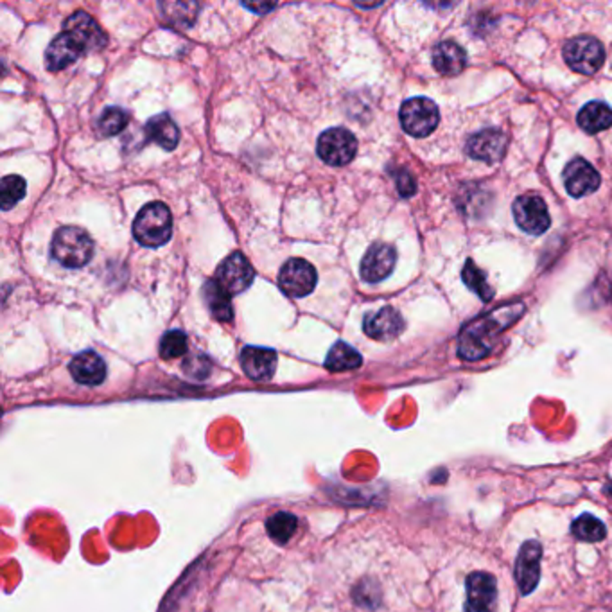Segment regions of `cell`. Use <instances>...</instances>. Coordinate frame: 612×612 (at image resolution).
I'll return each mask as SVG.
<instances>
[{"instance_id": "8992f818", "label": "cell", "mask_w": 612, "mask_h": 612, "mask_svg": "<svg viewBox=\"0 0 612 612\" xmlns=\"http://www.w3.org/2000/svg\"><path fill=\"white\" fill-rule=\"evenodd\" d=\"M316 151L327 166L339 167L352 162L357 153V140L345 128H330L320 135Z\"/></svg>"}, {"instance_id": "9c48e42d", "label": "cell", "mask_w": 612, "mask_h": 612, "mask_svg": "<svg viewBox=\"0 0 612 612\" xmlns=\"http://www.w3.org/2000/svg\"><path fill=\"white\" fill-rule=\"evenodd\" d=\"M318 274L306 259H290L284 263L279 274L281 290L293 299H302L316 288Z\"/></svg>"}, {"instance_id": "83f0119b", "label": "cell", "mask_w": 612, "mask_h": 612, "mask_svg": "<svg viewBox=\"0 0 612 612\" xmlns=\"http://www.w3.org/2000/svg\"><path fill=\"white\" fill-rule=\"evenodd\" d=\"M130 122V115L121 106H108L101 112L99 117V130L104 137L119 135Z\"/></svg>"}, {"instance_id": "d6a6232c", "label": "cell", "mask_w": 612, "mask_h": 612, "mask_svg": "<svg viewBox=\"0 0 612 612\" xmlns=\"http://www.w3.org/2000/svg\"><path fill=\"white\" fill-rule=\"evenodd\" d=\"M247 7L254 9V11H263V9H272L274 5L272 4H265V5H252V4H247Z\"/></svg>"}, {"instance_id": "1f68e13d", "label": "cell", "mask_w": 612, "mask_h": 612, "mask_svg": "<svg viewBox=\"0 0 612 612\" xmlns=\"http://www.w3.org/2000/svg\"><path fill=\"white\" fill-rule=\"evenodd\" d=\"M395 182H397V189H399V194L408 198V196H413L415 191H417V184L413 180V176L408 173V171H399L395 175Z\"/></svg>"}, {"instance_id": "7a4b0ae2", "label": "cell", "mask_w": 612, "mask_h": 612, "mask_svg": "<svg viewBox=\"0 0 612 612\" xmlns=\"http://www.w3.org/2000/svg\"><path fill=\"white\" fill-rule=\"evenodd\" d=\"M173 236V216L166 203L151 202L140 209L133 221V238L148 248L164 247Z\"/></svg>"}, {"instance_id": "8fae6325", "label": "cell", "mask_w": 612, "mask_h": 612, "mask_svg": "<svg viewBox=\"0 0 612 612\" xmlns=\"http://www.w3.org/2000/svg\"><path fill=\"white\" fill-rule=\"evenodd\" d=\"M541 557L543 550L537 541H528L521 546V552L516 561V580L523 597L530 595L539 584Z\"/></svg>"}, {"instance_id": "2e32d148", "label": "cell", "mask_w": 612, "mask_h": 612, "mask_svg": "<svg viewBox=\"0 0 612 612\" xmlns=\"http://www.w3.org/2000/svg\"><path fill=\"white\" fill-rule=\"evenodd\" d=\"M363 328L366 336L377 341H390L404 330V320L393 307H382L375 312L366 314Z\"/></svg>"}, {"instance_id": "ba28073f", "label": "cell", "mask_w": 612, "mask_h": 612, "mask_svg": "<svg viewBox=\"0 0 612 612\" xmlns=\"http://www.w3.org/2000/svg\"><path fill=\"white\" fill-rule=\"evenodd\" d=\"M514 220L521 230L532 236L544 234L552 225L548 207L537 194H525L514 202Z\"/></svg>"}, {"instance_id": "f546056e", "label": "cell", "mask_w": 612, "mask_h": 612, "mask_svg": "<svg viewBox=\"0 0 612 612\" xmlns=\"http://www.w3.org/2000/svg\"><path fill=\"white\" fill-rule=\"evenodd\" d=\"M187 334L182 330H169L160 339V356L164 359H176L187 352Z\"/></svg>"}, {"instance_id": "603a6c76", "label": "cell", "mask_w": 612, "mask_h": 612, "mask_svg": "<svg viewBox=\"0 0 612 612\" xmlns=\"http://www.w3.org/2000/svg\"><path fill=\"white\" fill-rule=\"evenodd\" d=\"M363 363L361 354L352 348L350 345L343 341H336L334 346L328 350L325 359V368L330 372H345V370H356Z\"/></svg>"}, {"instance_id": "9a60e30c", "label": "cell", "mask_w": 612, "mask_h": 612, "mask_svg": "<svg viewBox=\"0 0 612 612\" xmlns=\"http://www.w3.org/2000/svg\"><path fill=\"white\" fill-rule=\"evenodd\" d=\"M86 47L70 32H61L56 36L45 50V65L50 72H59L68 65L76 63Z\"/></svg>"}, {"instance_id": "d4e9b609", "label": "cell", "mask_w": 612, "mask_h": 612, "mask_svg": "<svg viewBox=\"0 0 612 612\" xmlns=\"http://www.w3.org/2000/svg\"><path fill=\"white\" fill-rule=\"evenodd\" d=\"M299 519L290 512H277L266 521V532L277 544H286L297 532Z\"/></svg>"}, {"instance_id": "30bf717a", "label": "cell", "mask_w": 612, "mask_h": 612, "mask_svg": "<svg viewBox=\"0 0 612 612\" xmlns=\"http://www.w3.org/2000/svg\"><path fill=\"white\" fill-rule=\"evenodd\" d=\"M397 263V252L392 245L384 243H375L368 248L361 261V279L364 283L375 284L384 281L395 268Z\"/></svg>"}, {"instance_id": "e0dca14e", "label": "cell", "mask_w": 612, "mask_h": 612, "mask_svg": "<svg viewBox=\"0 0 612 612\" xmlns=\"http://www.w3.org/2000/svg\"><path fill=\"white\" fill-rule=\"evenodd\" d=\"M241 366L254 381H270L277 368V352L263 346H245L241 352Z\"/></svg>"}, {"instance_id": "52a82bcc", "label": "cell", "mask_w": 612, "mask_h": 612, "mask_svg": "<svg viewBox=\"0 0 612 612\" xmlns=\"http://www.w3.org/2000/svg\"><path fill=\"white\" fill-rule=\"evenodd\" d=\"M256 279V272L250 265V261L245 257V254L241 252H234L230 254L220 266L216 272V283L230 295H239L245 290H248L252 286Z\"/></svg>"}, {"instance_id": "ffe728a7", "label": "cell", "mask_w": 612, "mask_h": 612, "mask_svg": "<svg viewBox=\"0 0 612 612\" xmlns=\"http://www.w3.org/2000/svg\"><path fill=\"white\" fill-rule=\"evenodd\" d=\"M467 65L465 50L454 41H442L433 49V67L442 76H456Z\"/></svg>"}, {"instance_id": "d6986e66", "label": "cell", "mask_w": 612, "mask_h": 612, "mask_svg": "<svg viewBox=\"0 0 612 612\" xmlns=\"http://www.w3.org/2000/svg\"><path fill=\"white\" fill-rule=\"evenodd\" d=\"M65 32L74 34L86 50L101 49L106 45V34L99 27V23L85 11H76L65 20Z\"/></svg>"}, {"instance_id": "4316f807", "label": "cell", "mask_w": 612, "mask_h": 612, "mask_svg": "<svg viewBox=\"0 0 612 612\" xmlns=\"http://www.w3.org/2000/svg\"><path fill=\"white\" fill-rule=\"evenodd\" d=\"M462 279H464V283L467 284V288H469L471 292H474L482 301L490 302V301L494 299V290L489 286L485 274L474 265V261L469 259V261L465 263L464 272H462Z\"/></svg>"}, {"instance_id": "ac0fdd59", "label": "cell", "mask_w": 612, "mask_h": 612, "mask_svg": "<svg viewBox=\"0 0 612 612\" xmlns=\"http://www.w3.org/2000/svg\"><path fill=\"white\" fill-rule=\"evenodd\" d=\"M68 370L76 382L85 386H99L106 379V364L94 350H85L72 357Z\"/></svg>"}, {"instance_id": "5b68a950", "label": "cell", "mask_w": 612, "mask_h": 612, "mask_svg": "<svg viewBox=\"0 0 612 612\" xmlns=\"http://www.w3.org/2000/svg\"><path fill=\"white\" fill-rule=\"evenodd\" d=\"M438 106L426 97H413L400 106V124L411 137H428L438 126Z\"/></svg>"}, {"instance_id": "f1b7e54d", "label": "cell", "mask_w": 612, "mask_h": 612, "mask_svg": "<svg viewBox=\"0 0 612 612\" xmlns=\"http://www.w3.org/2000/svg\"><path fill=\"white\" fill-rule=\"evenodd\" d=\"M25 180L16 175L2 178V211L13 209L25 196Z\"/></svg>"}, {"instance_id": "277c9868", "label": "cell", "mask_w": 612, "mask_h": 612, "mask_svg": "<svg viewBox=\"0 0 612 612\" xmlns=\"http://www.w3.org/2000/svg\"><path fill=\"white\" fill-rule=\"evenodd\" d=\"M564 58L572 70L590 76L604 67L606 49L597 38L577 36L564 45Z\"/></svg>"}, {"instance_id": "4fadbf2b", "label": "cell", "mask_w": 612, "mask_h": 612, "mask_svg": "<svg viewBox=\"0 0 612 612\" xmlns=\"http://www.w3.org/2000/svg\"><path fill=\"white\" fill-rule=\"evenodd\" d=\"M496 579L490 573L476 572L467 579V604L465 612L496 611Z\"/></svg>"}, {"instance_id": "cb8c5ba5", "label": "cell", "mask_w": 612, "mask_h": 612, "mask_svg": "<svg viewBox=\"0 0 612 612\" xmlns=\"http://www.w3.org/2000/svg\"><path fill=\"white\" fill-rule=\"evenodd\" d=\"M203 297L207 301V306L211 307L214 318H218L221 321H230L232 320L234 309H232V304H230V295L216 281H209L205 284Z\"/></svg>"}, {"instance_id": "5bb4252c", "label": "cell", "mask_w": 612, "mask_h": 612, "mask_svg": "<svg viewBox=\"0 0 612 612\" xmlns=\"http://www.w3.org/2000/svg\"><path fill=\"white\" fill-rule=\"evenodd\" d=\"M564 185L573 198L593 194L600 187V173L584 158H573L564 169Z\"/></svg>"}, {"instance_id": "44dd1931", "label": "cell", "mask_w": 612, "mask_h": 612, "mask_svg": "<svg viewBox=\"0 0 612 612\" xmlns=\"http://www.w3.org/2000/svg\"><path fill=\"white\" fill-rule=\"evenodd\" d=\"M144 131H146L149 140L157 142L158 146H162L167 151H173L180 142V130L167 113H162V115L149 119Z\"/></svg>"}, {"instance_id": "484cf974", "label": "cell", "mask_w": 612, "mask_h": 612, "mask_svg": "<svg viewBox=\"0 0 612 612\" xmlns=\"http://www.w3.org/2000/svg\"><path fill=\"white\" fill-rule=\"evenodd\" d=\"M572 534L586 543H597V541H604L608 536V528L606 525L597 519L591 514H582L572 526Z\"/></svg>"}, {"instance_id": "4dcf8cb0", "label": "cell", "mask_w": 612, "mask_h": 612, "mask_svg": "<svg viewBox=\"0 0 612 612\" xmlns=\"http://www.w3.org/2000/svg\"><path fill=\"white\" fill-rule=\"evenodd\" d=\"M211 368H212V363L209 361L207 356H202V354H194V356H191V357L184 363V370H185L189 375L196 377V379L207 377L209 372H211Z\"/></svg>"}, {"instance_id": "7c38bea8", "label": "cell", "mask_w": 612, "mask_h": 612, "mask_svg": "<svg viewBox=\"0 0 612 612\" xmlns=\"http://www.w3.org/2000/svg\"><path fill=\"white\" fill-rule=\"evenodd\" d=\"M465 151L474 160L496 164L507 153V137L500 130H482L469 137Z\"/></svg>"}, {"instance_id": "6da1fadb", "label": "cell", "mask_w": 612, "mask_h": 612, "mask_svg": "<svg viewBox=\"0 0 612 612\" xmlns=\"http://www.w3.org/2000/svg\"><path fill=\"white\" fill-rule=\"evenodd\" d=\"M526 310L523 302L507 304L471 321L460 334L458 354L465 361H478L494 350L496 338L512 327Z\"/></svg>"}, {"instance_id": "3957f363", "label": "cell", "mask_w": 612, "mask_h": 612, "mask_svg": "<svg viewBox=\"0 0 612 612\" xmlns=\"http://www.w3.org/2000/svg\"><path fill=\"white\" fill-rule=\"evenodd\" d=\"M50 256L61 266L77 270L86 266L94 257V241L83 229L63 227L52 238Z\"/></svg>"}, {"instance_id": "7402d4cb", "label": "cell", "mask_w": 612, "mask_h": 612, "mask_svg": "<svg viewBox=\"0 0 612 612\" xmlns=\"http://www.w3.org/2000/svg\"><path fill=\"white\" fill-rule=\"evenodd\" d=\"M579 124L588 133H598L612 126V110L606 103H588L579 113Z\"/></svg>"}]
</instances>
